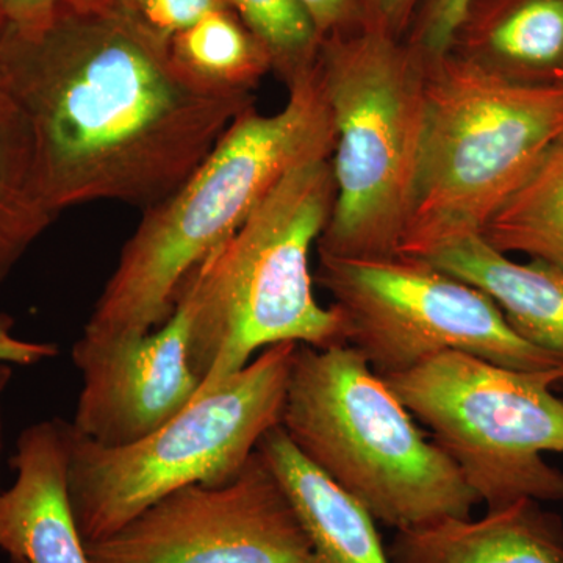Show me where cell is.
I'll return each instance as SVG.
<instances>
[{
  "instance_id": "cell-24",
  "label": "cell",
  "mask_w": 563,
  "mask_h": 563,
  "mask_svg": "<svg viewBox=\"0 0 563 563\" xmlns=\"http://www.w3.org/2000/svg\"><path fill=\"white\" fill-rule=\"evenodd\" d=\"M70 0H0L3 33L29 35L46 27Z\"/></svg>"
},
{
  "instance_id": "cell-14",
  "label": "cell",
  "mask_w": 563,
  "mask_h": 563,
  "mask_svg": "<svg viewBox=\"0 0 563 563\" xmlns=\"http://www.w3.org/2000/svg\"><path fill=\"white\" fill-rule=\"evenodd\" d=\"M418 261L485 292L521 339L563 361L562 268L542 261L515 262L481 233L450 240Z\"/></svg>"
},
{
  "instance_id": "cell-17",
  "label": "cell",
  "mask_w": 563,
  "mask_h": 563,
  "mask_svg": "<svg viewBox=\"0 0 563 563\" xmlns=\"http://www.w3.org/2000/svg\"><path fill=\"white\" fill-rule=\"evenodd\" d=\"M58 217L36 172L31 128L0 91V284Z\"/></svg>"
},
{
  "instance_id": "cell-3",
  "label": "cell",
  "mask_w": 563,
  "mask_h": 563,
  "mask_svg": "<svg viewBox=\"0 0 563 563\" xmlns=\"http://www.w3.org/2000/svg\"><path fill=\"white\" fill-rule=\"evenodd\" d=\"M333 201L331 154L299 162L185 282L192 296L190 365L201 383L196 398L274 344H346L342 318L318 302L310 272Z\"/></svg>"
},
{
  "instance_id": "cell-26",
  "label": "cell",
  "mask_w": 563,
  "mask_h": 563,
  "mask_svg": "<svg viewBox=\"0 0 563 563\" xmlns=\"http://www.w3.org/2000/svg\"><path fill=\"white\" fill-rule=\"evenodd\" d=\"M422 0H363L365 24L401 38Z\"/></svg>"
},
{
  "instance_id": "cell-15",
  "label": "cell",
  "mask_w": 563,
  "mask_h": 563,
  "mask_svg": "<svg viewBox=\"0 0 563 563\" xmlns=\"http://www.w3.org/2000/svg\"><path fill=\"white\" fill-rule=\"evenodd\" d=\"M257 450L290 496L321 563H390L368 510L306 461L280 426Z\"/></svg>"
},
{
  "instance_id": "cell-1",
  "label": "cell",
  "mask_w": 563,
  "mask_h": 563,
  "mask_svg": "<svg viewBox=\"0 0 563 563\" xmlns=\"http://www.w3.org/2000/svg\"><path fill=\"white\" fill-rule=\"evenodd\" d=\"M3 91L31 128L52 209L168 198L252 107L173 57L117 7L66 3L35 33L0 35Z\"/></svg>"
},
{
  "instance_id": "cell-27",
  "label": "cell",
  "mask_w": 563,
  "mask_h": 563,
  "mask_svg": "<svg viewBox=\"0 0 563 563\" xmlns=\"http://www.w3.org/2000/svg\"><path fill=\"white\" fill-rule=\"evenodd\" d=\"M11 379H13V366L9 363L0 362V479H2V455H3V398L9 390ZM0 485V492H2Z\"/></svg>"
},
{
  "instance_id": "cell-6",
  "label": "cell",
  "mask_w": 563,
  "mask_h": 563,
  "mask_svg": "<svg viewBox=\"0 0 563 563\" xmlns=\"http://www.w3.org/2000/svg\"><path fill=\"white\" fill-rule=\"evenodd\" d=\"M317 68L331 110L335 180L318 252L398 257L420 155L424 58L401 38L363 24L322 40Z\"/></svg>"
},
{
  "instance_id": "cell-13",
  "label": "cell",
  "mask_w": 563,
  "mask_h": 563,
  "mask_svg": "<svg viewBox=\"0 0 563 563\" xmlns=\"http://www.w3.org/2000/svg\"><path fill=\"white\" fill-rule=\"evenodd\" d=\"M390 563H563V521L521 499L479 520L443 518L396 531Z\"/></svg>"
},
{
  "instance_id": "cell-28",
  "label": "cell",
  "mask_w": 563,
  "mask_h": 563,
  "mask_svg": "<svg viewBox=\"0 0 563 563\" xmlns=\"http://www.w3.org/2000/svg\"><path fill=\"white\" fill-rule=\"evenodd\" d=\"M73 3H79V5L85 7H98V9H109V7H114V3L118 0H70Z\"/></svg>"
},
{
  "instance_id": "cell-18",
  "label": "cell",
  "mask_w": 563,
  "mask_h": 563,
  "mask_svg": "<svg viewBox=\"0 0 563 563\" xmlns=\"http://www.w3.org/2000/svg\"><path fill=\"white\" fill-rule=\"evenodd\" d=\"M481 235L503 254L563 269V139L485 222Z\"/></svg>"
},
{
  "instance_id": "cell-4",
  "label": "cell",
  "mask_w": 563,
  "mask_h": 563,
  "mask_svg": "<svg viewBox=\"0 0 563 563\" xmlns=\"http://www.w3.org/2000/svg\"><path fill=\"white\" fill-rule=\"evenodd\" d=\"M280 428L318 472L396 531L481 504L387 380L347 344H298Z\"/></svg>"
},
{
  "instance_id": "cell-11",
  "label": "cell",
  "mask_w": 563,
  "mask_h": 563,
  "mask_svg": "<svg viewBox=\"0 0 563 563\" xmlns=\"http://www.w3.org/2000/svg\"><path fill=\"white\" fill-rule=\"evenodd\" d=\"M191 324L192 296L184 285L172 317L154 331L106 340L81 335L70 351L81 374L74 433L121 446L187 409L201 387L190 365Z\"/></svg>"
},
{
  "instance_id": "cell-16",
  "label": "cell",
  "mask_w": 563,
  "mask_h": 563,
  "mask_svg": "<svg viewBox=\"0 0 563 563\" xmlns=\"http://www.w3.org/2000/svg\"><path fill=\"white\" fill-rule=\"evenodd\" d=\"M466 57L523 84H563V0H473L455 40Z\"/></svg>"
},
{
  "instance_id": "cell-8",
  "label": "cell",
  "mask_w": 563,
  "mask_h": 563,
  "mask_svg": "<svg viewBox=\"0 0 563 563\" xmlns=\"http://www.w3.org/2000/svg\"><path fill=\"white\" fill-rule=\"evenodd\" d=\"M562 379L563 368L521 372L443 352L385 380L493 510L563 501V472L543 457L563 454V399L553 391Z\"/></svg>"
},
{
  "instance_id": "cell-31",
  "label": "cell",
  "mask_w": 563,
  "mask_h": 563,
  "mask_svg": "<svg viewBox=\"0 0 563 563\" xmlns=\"http://www.w3.org/2000/svg\"><path fill=\"white\" fill-rule=\"evenodd\" d=\"M561 388H562V390H563V387H561Z\"/></svg>"
},
{
  "instance_id": "cell-7",
  "label": "cell",
  "mask_w": 563,
  "mask_h": 563,
  "mask_svg": "<svg viewBox=\"0 0 563 563\" xmlns=\"http://www.w3.org/2000/svg\"><path fill=\"white\" fill-rule=\"evenodd\" d=\"M296 346L258 352L242 372L136 442L102 446L73 431L68 493L84 542L120 531L180 488L222 484L242 472L263 437L280 426Z\"/></svg>"
},
{
  "instance_id": "cell-12",
  "label": "cell",
  "mask_w": 563,
  "mask_h": 563,
  "mask_svg": "<svg viewBox=\"0 0 563 563\" xmlns=\"http://www.w3.org/2000/svg\"><path fill=\"white\" fill-rule=\"evenodd\" d=\"M70 421L29 426L16 440L14 483L0 492V551L11 563H95L68 493Z\"/></svg>"
},
{
  "instance_id": "cell-19",
  "label": "cell",
  "mask_w": 563,
  "mask_h": 563,
  "mask_svg": "<svg viewBox=\"0 0 563 563\" xmlns=\"http://www.w3.org/2000/svg\"><path fill=\"white\" fill-rule=\"evenodd\" d=\"M169 47L191 76L228 90L251 91L272 69L268 54L231 7L174 36Z\"/></svg>"
},
{
  "instance_id": "cell-2",
  "label": "cell",
  "mask_w": 563,
  "mask_h": 563,
  "mask_svg": "<svg viewBox=\"0 0 563 563\" xmlns=\"http://www.w3.org/2000/svg\"><path fill=\"white\" fill-rule=\"evenodd\" d=\"M332 150L331 110L314 63L288 84L284 109L243 111L196 172L144 210L81 335L120 339L157 329L191 273L239 231L284 174Z\"/></svg>"
},
{
  "instance_id": "cell-21",
  "label": "cell",
  "mask_w": 563,
  "mask_h": 563,
  "mask_svg": "<svg viewBox=\"0 0 563 563\" xmlns=\"http://www.w3.org/2000/svg\"><path fill=\"white\" fill-rule=\"evenodd\" d=\"M114 7L158 38L172 41L213 11L231 5L228 0H118Z\"/></svg>"
},
{
  "instance_id": "cell-22",
  "label": "cell",
  "mask_w": 563,
  "mask_h": 563,
  "mask_svg": "<svg viewBox=\"0 0 563 563\" xmlns=\"http://www.w3.org/2000/svg\"><path fill=\"white\" fill-rule=\"evenodd\" d=\"M472 3L473 0H428L410 46L420 52L424 60L450 54Z\"/></svg>"
},
{
  "instance_id": "cell-10",
  "label": "cell",
  "mask_w": 563,
  "mask_h": 563,
  "mask_svg": "<svg viewBox=\"0 0 563 563\" xmlns=\"http://www.w3.org/2000/svg\"><path fill=\"white\" fill-rule=\"evenodd\" d=\"M87 551L95 563H321L258 450L232 479L180 488Z\"/></svg>"
},
{
  "instance_id": "cell-9",
  "label": "cell",
  "mask_w": 563,
  "mask_h": 563,
  "mask_svg": "<svg viewBox=\"0 0 563 563\" xmlns=\"http://www.w3.org/2000/svg\"><path fill=\"white\" fill-rule=\"evenodd\" d=\"M314 279L332 296L344 343L384 379L443 352L521 372L563 368L561 357L521 339L485 292L429 263L320 254Z\"/></svg>"
},
{
  "instance_id": "cell-30",
  "label": "cell",
  "mask_w": 563,
  "mask_h": 563,
  "mask_svg": "<svg viewBox=\"0 0 563 563\" xmlns=\"http://www.w3.org/2000/svg\"><path fill=\"white\" fill-rule=\"evenodd\" d=\"M0 35H2V18H0Z\"/></svg>"
},
{
  "instance_id": "cell-23",
  "label": "cell",
  "mask_w": 563,
  "mask_h": 563,
  "mask_svg": "<svg viewBox=\"0 0 563 563\" xmlns=\"http://www.w3.org/2000/svg\"><path fill=\"white\" fill-rule=\"evenodd\" d=\"M322 40L357 31L365 24L363 0H298Z\"/></svg>"
},
{
  "instance_id": "cell-29",
  "label": "cell",
  "mask_w": 563,
  "mask_h": 563,
  "mask_svg": "<svg viewBox=\"0 0 563 563\" xmlns=\"http://www.w3.org/2000/svg\"><path fill=\"white\" fill-rule=\"evenodd\" d=\"M3 90V76H2V68H0V91Z\"/></svg>"
},
{
  "instance_id": "cell-20",
  "label": "cell",
  "mask_w": 563,
  "mask_h": 563,
  "mask_svg": "<svg viewBox=\"0 0 563 563\" xmlns=\"http://www.w3.org/2000/svg\"><path fill=\"white\" fill-rule=\"evenodd\" d=\"M228 3L262 44L272 68L287 84L313 68L322 38L298 0H228Z\"/></svg>"
},
{
  "instance_id": "cell-25",
  "label": "cell",
  "mask_w": 563,
  "mask_h": 563,
  "mask_svg": "<svg viewBox=\"0 0 563 563\" xmlns=\"http://www.w3.org/2000/svg\"><path fill=\"white\" fill-rule=\"evenodd\" d=\"M14 318L0 313V362L11 366H33L57 357L54 343L29 342L14 333Z\"/></svg>"
},
{
  "instance_id": "cell-5",
  "label": "cell",
  "mask_w": 563,
  "mask_h": 563,
  "mask_svg": "<svg viewBox=\"0 0 563 563\" xmlns=\"http://www.w3.org/2000/svg\"><path fill=\"white\" fill-rule=\"evenodd\" d=\"M426 62L412 203L398 257L481 233L563 139V84H523L463 54Z\"/></svg>"
}]
</instances>
